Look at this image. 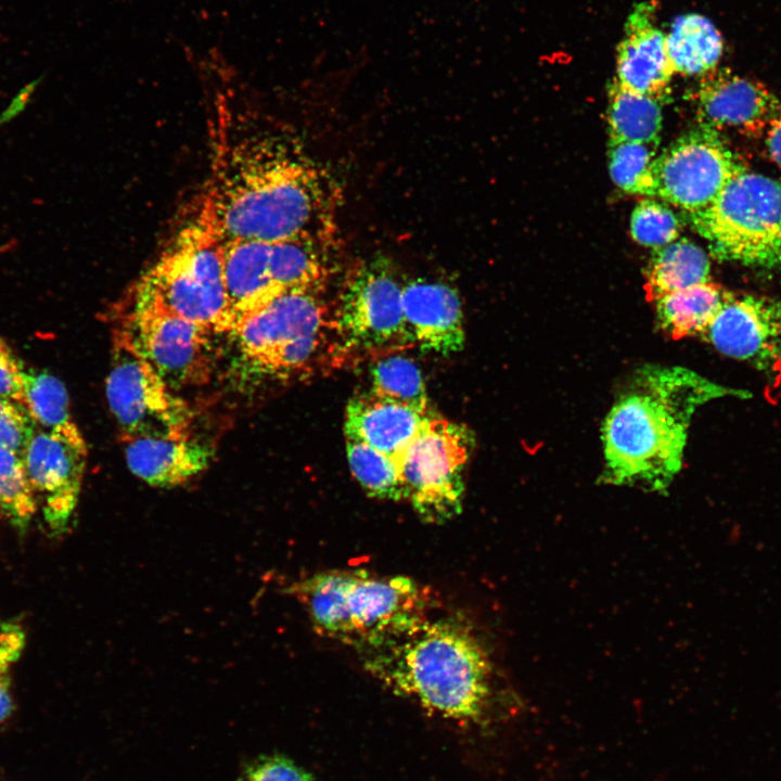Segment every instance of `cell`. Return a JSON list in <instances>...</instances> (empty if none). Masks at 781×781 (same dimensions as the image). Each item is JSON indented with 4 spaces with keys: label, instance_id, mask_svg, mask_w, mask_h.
Wrapping results in <instances>:
<instances>
[{
    "label": "cell",
    "instance_id": "obj_10",
    "mask_svg": "<svg viewBox=\"0 0 781 781\" xmlns=\"http://www.w3.org/2000/svg\"><path fill=\"white\" fill-rule=\"evenodd\" d=\"M120 327L172 389L207 383L213 372L212 330L150 304L125 298Z\"/></svg>",
    "mask_w": 781,
    "mask_h": 781
},
{
    "label": "cell",
    "instance_id": "obj_37",
    "mask_svg": "<svg viewBox=\"0 0 781 781\" xmlns=\"http://www.w3.org/2000/svg\"><path fill=\"white\" fill-rule=\"evenodd\" d=\"M2 513H3V512H2V508H1V504H0V515H1Z\"/></svg>",
    "mask_w": 781,
    "mask_h": 781
},
{
    "label": "cell",
    "instance_id": "obj_27",
    "mask_svg": "<svg viewBox=\"0 0 781 781\" xmlns=\"http://www.w3.org/2000/svg\"><path fill=\"white\" fill-rule=\"evenodd\" d=\"M346 452L349 469L367 495L380 500H407L405 484L390 457L351 438H346Z\"/></svg>",
    "mask_w": 781,
    "mask_h": 781
},
{
    "label": "cell",
    "instance_id": "obj_24",
    "mask_svg": "<svg viewBox=\"0 0 781 781\" xmlns=\"http://www.w3.org/2000/svg\"><path fill=\"white\" fill-rule=\"evenodd\" d=\"M666 47L674 73L694 76L714 69L724 43L707 17L692 13L674 21L666 35Z\"/></svg>",
    "mask_w": 781,
    "mask_h": 781
},
{
    "label": "cell",
    "instance_id": "obj_12",
    "mask_svg": "<svg viewBox=\"0 0 781 781\" xmlns=\"http://www.w3.org/2000/svg\"><path fill=\"white\" fill-rule=\"evenodd\" d=\"M401 297L402 286L386 259L364 264L347 285L334 319L344 347L372 350L410 343Z\"/></svg>",
    "mask_w": 781,
    "mask_h": 781
},
{
    "label": "cell",
    "instance_id": "obj_28",
    "mask_svg": "<svg viewBox=\"0 0 781 781\" xmlns=\"http://www.w3.org/2000/svg\"><path fill=\"white\" fill-rule=\"evenodd\" d=\"M370 375L371 393L427 414L424 381L412 360L402 356L382 358L371 367Z\"/></svg>",
    "mask_w": 781,
    "mask_h": 781
},
{
    "label": "cell",
    "instance_id": "obj_9",
    "mask_svg": "<svg viewBox=\"0 0 781 781\" xmlns=\"http://www.w3.org/2000/svg\"><path fill=\"white\" fill-rule=\"evenodd\" d=\"M106 398L123 441L190 437L188 404L159 376L127 334L114 329Z\"/></svg>",
    "mask_w": 781,
    "mask_h": 781
},
{
    "label": "cell",
    "instance_id": "obj_2",
    "mask_svg": "<svg viewBox=\"0 0 781 781\" xmlns=\"http://www.w3.org/2000/svg\"><path fill=\"white\" fill-rule=\"evenodd\" d=\"M740 394L683 367L639 368L602 424L601 482L666 494L681 470L694 412L713 399Z\"/></svg>",
    "mask_w": 781,
    "mask_h": 781
},
{
    "label": "cell",
    "instance_id": "obj_15",
    "mask_svg": "<svg viewBox=\"0 0 781 781\" xmlns=\"http://www.w3.org/2000/svg\"><path fill=\"white\" fill-rule=\"evenodd\" d=\"M674 74L666 35L655 25V7L651 2L640 3L629 15L617 47L615 81L630 91L661 100L668 93Z\"/></svg>",
    "mask_w": 781,
    "mask_h": 781
},
{
    "label": "cell",
    "instance_id": "obj_11",
    "mask_svg": "<svg viewBox=\"0 0 781 781\" xmlns=\"http://www.w3.org/2000/svg\"><path fill=\"white\" fill-rule=\"evenodd\" d=\"M742 169L720 137L703 126L681 136L656 156L655 196L690 216L708 207Z\"/></svg>",
    "mask_w": 781,
    "mask_h": 781
},
{
    "label": "cell",
    "instance_id": "obj_14",
    "mask_svg": "<svg viewBox=\"0 0 781 781\" xmlns=\"http://www.w3.org/2000/svg\"><path fill=\"white\" fill-rule=\"evenodd\" d=\"M86 457L87 449L39 426L24 453L28 479L36 497L42 501L44 521L55 535L69 528L78 503Z\"/></svg>",
    "mask_w": 781,
    "mask_h": 781
},
{
    "label": "cell",
    "instance_id": "obj_20",
    "mask_svg": "<svg viewBox=\"0 0 781 781\" xmlns=\"http://www.w3.org/2000/svg\"><path fill=\"white\" fill-rule=\"evenodd\" d=\"M268 259L269 241L225 242L223 281L232 329L239 320L282 293L271 281Z\"/></svg>",
    "mask_w": 781,
    "mask_h": 781
},
{
    "label": "cell",
    "instance_id": "obj_4",
    "mask_svg": "<svg viewBox=\"0 0 781 781\" xmlns=\"http://www.w3.org/2000/svg\"><path fill=\"white\" fill-rule=\"evenodd\" d=\"M305 607L313 629L362 654L412 632L431 618L433 591L407 576L367 569H330L287 589Z\"/></svg>",
    "mask_w": 781,
    "mask_h": 781
},
{
    "label": "cell",
    "instance_id": "obj_8",
    "mask_svg": "<svg viewBox=\"0 0 781 781\" xmlns=\"http://www.w3.org/2000/svg\"><path fill=\"white\" fill-rule=\"evenodd\" d=\"M473 444L466 426L428 417L394 461L407 500L423 522L444 524L462 511L464 473Z\"/></svg>",
    "mask_w": 781,
    "mask_h": 781
},
{
    "label": "cell",
    "instance_id": "obj_7",
    "mask_svg": "<svg viewBox=\"0 0 781 781\" xmlns=\"http://www.w3.org/2000/svg\"><path fill=\"white\" fill-rule=\"evenodd\" d=\"M331 328L334 319L320 293L286 291L239 320L229 334L253 367L285 376L312 363Z\"/></svg>",
    "mask_w": 781,
    "mask_h": 781
},
{
    "label": "cell",
    "instance_id": "obj_25",
    "mask_svg": "<svg viewBox=\"0 0 781 781\" xmlns=\"http://www.w3.org/2000/svg\"><path fill=\"white\" fill-rule=\"evenodd\" d=\"M661 100L630 91L615 80L609 87L610 141L657 145L662 131Z\"/></svg>",
    "mask_w": 781,
    "mask_h": 781
},
{
    "label": "cell",
    "instance_id": "obj_36",
    "mask_svg": "<svg viewBox=\"0 0 781 781\" xmlns=\"http://www.w3.org/2000/svg\"><path fill=\"white\" fill-rule=\"evenodd\" d=\"M766 130V146L772 162L781 169V97L769 118Z\"/></svg>",
    "mask_w": 781,
    "mask_h": 781
},
{
    "label": "cell",
    "instance_id": "obj_26",
    "mask_svg": "<svg viewBox=\"0 0 781 781\" xmlns=\"http://www.w3.org/2000/svg\"><path fill=\"white\" fill-rule=\"evenodd\" d=\"M24 402L40 428L87 449L72 417L67 390L54 375L34 369L26 371Z\"/></svg>",
    "mask_w": 781,
    "mask_h": 781
},
{
    "label": "cell",
    "instance_id": "obj_16",
    "mask_svg": "<svg viewBox=\"0 0 781 781\" xmlns=\"http://www.w3.org/2000/svg\"><path fill=\"white\" fill-rule=\"evenodd\" d=\"M696 100L704 127H734L755 133L765 129L779 97L728 69H712L701 80Z\"/></svg>",
    "mask_w": 781,
    "mask_h": 781
},
{
    "label": "cell",
    "instance_id": "obj_19",
    "mask_svg": "<svg viewBox=\"0 0 781 781\" xmlns=\"http://www.w3.org/2000/svg\"><path fill=\"white\" fill-rule=\"evenodd\" d=\"M129 470L153 487L169 488L184 484L205 471L214 449L191 439L137 438L124 441Z\"/></svg>",
    "mask_w": 781,
    "mask_h": 781
},
{
    "label": "cell",
    "instance_id": "obj_5",
    "mask_svg": "<svg viewBox=\"0 0 781 781\" xmlns=\"http://www.w3.org/2000/svg\"><path fill=\"white\" fill-rule=\"evenodd\" d=\"M223 249L225 240L203 194L194 212L126 297L215 333H230L232 318L223 281Z\"/></svg>",
    "mask_w": 781,
    "mask_h": 781
},
{
    "label": "cell",
    "instance_id": "obj_35",
    "mask_svg": "<svg viewBox=\"0 0 781 781\" xmlns=\"http://www.w3.org/2000/svg\"><path fill=\"white\" fill-rule=\"evenodd\" d=\"M24 366L0 336V397L24 402Z\"/></svg>",
    "mask_w": 781,
    "mask_h": 781
},
{
    "label": "cell",
    "instance_id": "obj_30",
    "mask_svg": "<svg viewBox=\"0 0 781 781\" xmlns=\"http://www.w3.org/2000/svg\"><path fill=\"white\" fill-rule=\"evenodd\" d=\"M0 504L2 512L24 529L37 510V497L28 479L24 458L0 445Z\"/></svg>",
    "mask_w": 781,
    "mask_h": 781
},
{
    "label": "cell",
    "instance_id": "obj_6",
    "mask_svg": "<svg viewBox=\"0 0 781 781\" xmlns=\"http://www.w3.org/2000/svg\"><path fill=\"white\" fill-rule=\"evenodd\" d=\"M688 217L718 258L781 267L780 181L744 168L708 207Z\"/></svg>",
    "mask_w": 781,
    "mask_h": 781
},
{
    "label": "cell",
    "instance_id": "obj_13",
    "mask_svg": "<svg viewBox=\"0 0 781 781\" xmlns=\"http://www.w3.org/2000/svg\"><path fill=\"white\" fill-rule=\"evenodd\" d=\"M702 335L720 354L769 369L781 358V300L727 294Z\"/></svg>",
    "mask_w": 781,
    "mask_h": 781
},
{
    "label": "cell",
    "instance_id": "obj_29",
    "mask_svg": "<svg viewBox=\"0 0 781 781\" xmlns=\"http://www.w3.org/2000/svg\"><path fill=\"white\" fill-rule=\"evenodd\" d=\"M656 146L609 141V170L613 182L627 193L655 196L653 164Z\"/></svg>",
    "mask_w": 781,
    "mask_h": 781
},
{
    "label": "cell",
    "instance_id": "obj_21",
    "mask_svg": "<svg viewBox=\"0 0 781 781\" xmlns=\"http://www.w3.org/2000/svg\"><path fill=\"white\" fill-rule=\"evenodd\" d=\"M329 238L296 235L269 241V273L281 292L320 293L329 274L324 243Z\"/></svg>",
    "mask_w": 781,
    "mask_h": 781
},
{
    "label": "cell",
    "instance_id": "obj_3",
    "mask_svg": "<svg viewBox=\"0 0 781 781\" xmlns=\"http://www.w3.org/2000/svg\"><path fill=\"white\" fill-rule=\"evenodd\" d=\"M361 657L390 690L445 718L477 720L491 697L494 663L477 632L459 616L431 617Z\"/></svg>",
    "mask_w": 781,
    "mask_h": 781
},
{
    "label": "cell",
    "instance_id": "obj_33",
    "mask_svg": "<svg viewBox=\"0 0 781 781\" xmlns=\"http://www.w3.org/2000/svg\"><path fill=\"white\" fill-rule=\"evenodd\" d=\"M25 645V632L16 623L0 622V722L12 710L11 671Z\"/></svg>",
    "mask_w": 781,
    "mask_h": 781
},
{
    "label": "cell",
    "instance_id": "obj_18",
    "mask_svg": "<svg viewBox=\"0 0 781 781\" xmlns=\"http://www.w3.org/2000/svg\"><path fill=\"white\" fill-rule=\"evenodd\" d=\"M428 417L369 390L349 399L344 432L346 438L363 441L395 461Z\"/></svg>",
    "mask_w": 781,
    "mask_h": 781
},
{
    "label": "cell",
    "instance_id": "obj_23",
    "mask_svg": "<svg viewBox=\"0 0 781 781\" xmlns=\"http://www.w3.org/2000/svg\"><path fill=\"white\" fill-rule=\"evenodd\" d=\"M706 253L687 239L655 248L644 270L645 291L651 300L708 281Z\"/></svg>",
    "mask_w": 781,
    "mask_h": 781
},
{
    "label": "cell",
    "instance_id": "obj_34",
    "mask_svg": "<svg viewBox=\"0 0 781 781\" xmlns=\"http://www.w3.org/2000/svg\"><path fill=\"white\" fill-rule=\"evenodd\" d=\"M244 781H312V778L292 760L272 756L252 764L245 772Z\"/></svg>",
    "mask_w": 781,
    "mask_h": 781
},
{
    "label": "cell",
    "instance_id": "obj_1",
    "mask_svg": "<svg viewBox=\"0 0 781 781\" xmlns=\"http://www.w3.org/2000/svg\"><path fill=\"white\" fill-rule=\"evenodd\" d=\"M203 194L225 242L329 238L338 200L331 177L293 139L226 104Z\"/></svg>",
    "mask_w": 781,
    "mask_h": 781
},
{
    "label": "cell",
    "instance_id": "obj_31",
    "mask_svg": "<svg viewBox=\"0 0 781 781\" xmlns=\"http://www.w3.org/2000/svg\"><path fill=\"white\" fill-rule=\"evenodd\" d=\"M676 214L663 202L640 201L630 218V233L641 245L658 248L676 241L680 234Z\"/></svg>",
    "mask_w": 781,
    "mask_h": 781
},
{
    "label": "cell",
    "instance_id": "obj_32",
    "mask_svg": "<svg viewBox=\"0 0 781 781\" xmlns=\"http://www.w3.org/2000/svg\"><path fill=\"white\" fill-rule=\"evenodd\" d=\"M38 425L25 405L0 397V445L24 458Z\"/></svg>",
    "mask_w": 781,
    "mask_h": 781
},
{
    "label": "cell",
    "instance_id": "obj_17",
    "mask_svg": "<svg viewBox=\"0 0 781 781\" xmlns=\"http://www.w3.org/2000/svg\"><path fill=\"white\" fill-rule=\"evenodd\" d=\"M402 315L410 342L426 351L462 349L464 328L457 292L446 284L415 280L402 286Z\"/></svg>",
    "mask_w": 781,
    "mask_h": 781
},
{
    "label": "cell",
    "instance_id": "obj_22",
    "mask_svg": "<svg viewBox=\"0 0 781 781\" xmlns=\"http://www.w3.org/2000/svg\"><path fill=\"white\" fill-rule=\"evenodd\" d=\"M726 296L721 287L709 281L669 293L654 300L657 323L673 338L702 335Z\"/></svg>",
    "mask_w": 781,
    "mask_h": 781
}]
</instances>
